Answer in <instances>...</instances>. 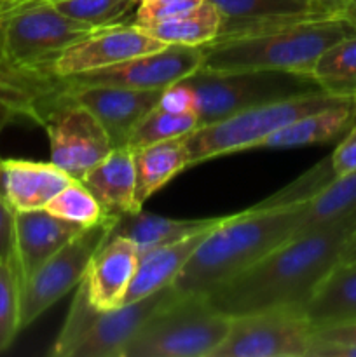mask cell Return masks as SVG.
<instances>
[{
	"label": "cell",
	"instance_id": "7bdbcfd3",
	"mask_svg": "<svg viewBox=\"0 0 356 357\" xmlns=\"http://www.w3.org/2000/svg\"><path fill=\"white\" fill-rule=\"evenodd\" d=\"M14 70H28V68H21V66H16L14 63H10L9 59L6 58L2 51V45H0V72H14Z\"/></svg>",
	"mask_w": 356,
	"mask_h": 357
},
{
	"label": "cell",
	"instance_id": "d4e9b609",
	"mask_svg": "<svg viewBox=\"0 0 356 357\" xmlns=\"http://www.w3.org/2000/svg\"><path fill=\"white\" fill-rule=\"evenodd\" d=\"M314 328L356 321V265L337 264L304 307Z\"/></svg>",
	"mask_w": 356,
	"mask_h": 357
},
{
	"label": "cell",
	"instance_id": "9c48e42d",
	"mask_svg": "<svg viewBox=\"0 0 356 357\" xmlns=\"http://www.w3.org/2000/svg\"><path fill=\"white\" fill-rule=\"evenodd\" d=\"M115 222L117 218L107 216L103 222L82 229L21 282V330L82 282L94 253L110 237Z\"/></svg>",
	"mask_w": 356,
	"mask_h": 357
},
{
	"label": "cell",
	"instance_id": "e575fe53",
	"mask_svg": "<svg viewBox=\"0 0 356 357\" xmlns=\"http://www.w3.org/2000/svg\"><path fill=\"white\" fill-rule=\"evenodd\" d=\"M332 169L335 176H348L356 171V121L344 135L337 149L330 153Z\"/></svg>",
	"mask_w": 356,
	"mask_h": 357
},
{
	"label": "cell",
	"instance_id": "b9f144b4",
	"mask_svg": "<svg viewBox=\"0 0 356 357\" xmlns=\"http://www.w3.org/2000/svg\"><path fill=\"white\" fill-rule=\"evenodd\" d=\"M341 17H344L346 21H349V23L356 26V0H348L346 7L342 9Z\"/></svg>",
	"mask_w": 356,
	"mask_h": 357
},
{
	"label": "cell",
	"instance_id": "6da1fadb",
	"mask_svg": "<svg viewBox=\"0 0 356 357\" xmlns=\"http://www.w3.org/2000/svg\"><path fill=\"white\" fill-rule=\"evenodd\" d=\"M356 229V209L318 229L295 234L241 274L206 295L229 317L267 309H299L341 261Z\"/></svg>",
	"mask_w": 356,
	"mask_h": 357
},
{
	"label": "cell",
	"instance_id": "5b68a950",
	"mask_svg": "<svg viewBox=\"0 0 356 357\" xmlns=\"http://www.w3.org/2000/svg\"><path fill=\"white\" fill-rule=\"evenodd\" d=\"M230 321L206 296L175 295L147 319L122 357H213Z\"/></svg>",
	"mask_w": 356,
	"mask_h": 357
},
{
	"label": "cell",
	"instance_id": "d590c367",
	"mask_svg": "<svg viewBox=\"0 0 356 357\" xmlns=\"http://www.w3.org/2000/svg\"><path fill=\"white\" fill-rule=\"evenodd\" d=\"M16 211L0 195V260H14Z\"/></svg>",
	"mask_w": 356,
	"mask_h": 357
},
{
	"label": "cell",
	"instance_id": "60d3db41",
	"mask_svg": "<svg viewBox=\"0 0 356 357\" xmlns=\"http://www.w3.org/2000/svg\"><path fill=\"white\" fill-rule=\"evenodd\" d=\"M339 264H346V265H356V229L355 232L351 234L349 237L348 244H346L344 251H342V257Z\"/></svg>",
	"mask_w": 356,
	"mask_h": 357
},
{
	"label": "cell",
	"instance_id": "7402d4cb",
	"mask_svg": "<svg viewBox=\"0 0 356 357\" xmlns=\"http://www.w3.org/2000/svg\"><path fill=\"white\" fill-rule=\"evenodd\" d=\"M209 230L212 229L201 230V232L192 234V236L177 241V243L156 248V250L142 255L131 286L126 293L124 303L136 302L143 296H149L173 284V281L184 271L187 261L191 260L192 253L198 250V246L208 236Z\"/></svg>",
	"mask_w": 356,
	"mask_h": 357
},
{
	"label": "cell",
	"instance_id": "44dd1931",
	"mask_svg": "<svg viewBox=\"0 0 356 357\" xmlns=\"http://www.w3.org/2000/svg\"><path fill=\"white\" fill-rule=\"evenodd\" d=\"M356 121L355 100H344L332 107L311 112L265 138L257 149H297L320 145L346 135Z\"/></svg>",
	"mask_w": 356,
	"mask_h": 357
},
{
	"label": "cell",
	"instance_id": "7dc6e473",
	"mask_svg": "<svg viewBox=\"0 0 356 357\" xmlns=\"http://www.w3.org/2000/svg\"><path fill=\"white\" fill-rule=\"evenodd\" d=\"M138 2H147V0H138Z\"/></svg>",
	"mask_w": 356,
	"mask_h": 357
},
{
	"label": "cell",
	"instance_id": "836d02e7",
	"mask_svg": "<svg viewBox=\"0 0 356 357\" xmlns=\"http://www.w3.org/2000/svg\"><path fill=\"white\" fill-rule=\"evenodd\" d=\"M205 0H147L138 2L135 14V24L145 28L150 24L163 23V21L173 20L180 14L195 9Z\"/></svg>",
	"mask_w": 356,
	"mask_h": 357
},
{
	"label": "cell",
	"instance_id": "7a4b0ae2",
	"mask_svg": "<svg viewBox=\"0 0 356 357\" xmlns=\"http://www.w3.org/2000/svg\"><path fill=\"white\" fill-rule=\"evenodd\" d=\"M307 202L283 208L257 209L227 215L201 241L191 260L173 281L178 296H206L222 282L241 274L295 236Z\"/></svg>",
	"mask_w": 356,
	"mask_h": 357
},
{
	"label": "cell",
	"instance_id": "9a60e30c",
	"mask_svg": "<svg viewBox=\"0 0 356 357\" xmlns=\"http://www.w3.org/2000/svg\"><path fill=\"white\" fill-rule=\"evenodd\" d=\"M222 23L216 40L251 37L281 30L290 24L323 17L311 0H212Z\"/></svg>",
	"mask_w": 356,
	"mask_h": 357
},
{
	"label": "cell",
	"instance_id": "4fadbf2b",
	"mask_svg": "<svg viewBox=\"0 0 356 357\" xmlns=\"http://www.w3.org/2000/svg\"><path fill=\"white\" fill-rule=\"evenodd\" d=\"M166 45L135 23L110 24L98 28L59 54L52 65V72L58 77H72L119 65Z\"/></svg>",
	"mask_w": 356,
	"mask_h": 357
},
{
	"label": "cell",
	"instance_id": "4316f807",
	"mask_svg": "<svg viewBox=\"0 0 356 357\" xmlns=\"http://www.w3.org/2000/svg\"><path fill=\"white\" fill-rule=\"evenodd\" d=\"M311 79L323 93L339 98L356 96V35L328 47L311 70Z\"/></svg>",
	"mask_w": 356,
	"mask_h": 357
},
{
	"label": "cell",
	"instance_id": "1f68e13d",
	"mask_svg": "<svg viewBox=\"0 0 356 357\" xmlns=\"http://www.w3.org/2000/svg\"><path fill=\"white\" fill-rule=\"evenodd\" d=\"M335 173L332 169L330 155L318 162L316 166L311 167L307 173L297 178L292 185L279 190L278 194L271 195L265 201L258 202L253 208L257 209H269V208H283V206H293L302 204V202H309L314 195L320 194L327 185H330L335 180Z\"/></svg>",
	"mask_w": 356,
	"mask_h": 357
},
{
	"label": "cell",
	"instance_id": "ba28073f",
	"mask_svg": "<svg viewBox=\"0 0 356 357\" xmlns=\"http://www.w3.org/2000/svg\"><path fill=\"white\" fill-rule=\"evenodd\" d=\"M94 30L98 28L66 16L49 0H28L7 10L0 23V45L16 66L54 73L52 65L59 54Z\"/></svg>",
	"mask_w": 356,
	"mask_h": 357
},
{
	"label": "cell",
	"instance_id": "83f0119b",
	"mask_svg": "<svg viewBox=\"0 0 356 357\" xmlns=\"http://www.w3.org/2000/svg\"><path fill=\"white\" fill-rule=\"evenodd\" d=\"M353 209H356V171L348 176L335 178L307 202L302 222L295 234L327 225Z\"/></svg>",
	"mask_w": 356,
	"mask_h": 357
},
{
	"label": "cell",
	"instance_id": "4dcf8cb0",
	"mask_svg": "<svg viewBox=\"0 0 356 357\" xmlns=\"http://www.w3.org/2000/svg\"><path fill=\"white\" fill-rule=\"evenodd\" d=\"M21 331V281L16 261L0 260V351Z\"/></svg>",
	"mask_w": 356,
	"mask_h": 357
},
{
	"label": "cell",
	"instance_id": "f6af8a7d",
	"mask_svg": "<svg viewBox=\"0 0 356 357\" xmlns=\"http://www.w3.org/2000/svg\"><path fill=\"white\" fill-rule=\"evenodd\" d=\"M7 2H9L10 9H13L14 6H20V3H23V2H28V0H7Z\"/></svg>",
	"mask_w": 356,
	"mask_h": 357
},
{
	"label": "cell",
	"instance_id": "3957f363",
	"mask_svg": "<svg viewBox=\"0 0 356 357\" xmlns=\"http://www.w3.org/2000/svg\"><path fill=\"white\" fill-rule=\"evenodd\" d=\"M353 35L356 26L344 17L300 21L267 33L209 42L205 45L201 68L209 72L274 70L309 77L328 47Z\"/></svg>",
	"mask_w": 356,
	"mask_h": 357
},
{
	"label": "cell",
	"instance_id": "484cf974",
	"mask_svg": "<svg viewBox=\"0 0 356 357\" xmlns=\"http://www.w3.org/2000/svg\"><path fill=\"white\" fill-rule=\"evenodd\" d=\"M222 16L212 0H205L201 6L173 20L150 24L143 30L164 44L206 45L218 37Z\"/></svg>",
	"mask_w": 356,
	"mask_h": 357
},
{
	"label": "cell",
	"instance_id": "52a82bcc",
	"mask_svg": "<svg viewBox=\"0 0 356 357\" xmlns=\"http://www.w3.org/2000/svg\"><path fill=\"white\" fill-rule=\"evenodd\" d=\"M181 82L194 93L199 126L213 124L258 105L321 91L311 77L274 70L209 72L199 68Z\"/></svg>",
	"mask_w": 356,
	"mask_h": 357
},
{
	"label": "cell",
	"instance_id": "8992f818",
	"mask_svg": "<svg viewBox=\"0 0 356 357\" xmlns=\"http://www.w3.org/2000/svg\"><path fill=\"white\" fill-rule=\"evenodd\" d=\"M344 100H353V98H339L318 91V93L300 94V96L258 105L213 124L199 126L195 131L185 136L188 162L191 166H195L216 157L257 149L265 138L278 132L285 126L292 124L302 115L332 107Z\"/></svg>",
	"mask_w": 356,
	"mask_h": 357
},
{
	"label": "cell",
	"instance_id": "f35d334b",
	"mask_svg": "<svg viewBox=\"0 0 356 357\" xmlns=\"http://www.w3.org/2000/svg\"><path fill=\"white\" fill-rule=\"evenodd\" d=\"M307 357H356V344H339V342H323L314 338Z\"/></svg>",
	"mask_w": 356,
	"mask_h": 357
},
{
	"label": "cell",
	"instance_id": "d6986e66",
	"mask_svg": "<svg viewBox=\"0 0 356 357\" xmlns=\"http://www.w3.org/2000/svg\"><path fill=\"white\" fill-rule=\"evenodd\" d=\"M72 180L52 162L0 159V195L14 211L45 208Z\"/></svg>",
	"mask_w": 356,
	"mask_h": 357
},
{
	"label": "cell",
	"instance_id": "ab89813d",
	"mask_svg": "<svg viewBox=\"0 0 356 357\" xmlns=\"http://www.w3.org/2000/svg\"><path fill=\"white\" fill-rule=\"evenodd\" d=\"M314 10L323 17H341L348 0H311Z\"/></svg>",
	"mask_w": 356,
	"mask_h": 357
},
{
	"label": "cell",
	"instance_id": "5bb4252c",
	"mask_svg": "<svg viewBox=\"0 0 356 357\" xmlns=\"http://www.w3.org/2000/svg\"><path fill=\"white\" fill-rule=\"evenodd\" d=\"M68 94L100 121L114 149L128 146L138 122L159 103L163 91L114 86L68 87Z\"/></svg>",
	"mask_w": 356,
	"mask_h": 357
},
{
	"label": "cell",
	"instance_id": "e0dca14e",
	"mask_svg": "<svg viewBox=\"0 0 356 357\" xmlns=\"http://www.w3.org/2000/svg\"><path fill=\"white\" fill-rule=\"evenodd\" d=\"M140 264V251L128 237L110 234L98 248L87 267L86 286L89 302L98 310H112L124 305L126 293Z\"/></svg>",
	"mask_w": 356,
	"mask_h": 357
},
{
	"label": "cell",
	"instance_id": "74e56055",
	"mask_svg": "<svg viewBox=\"0 0 356 357\" xmlns=\"http://www.w3.org/2000/svg\"><path fill=\"white\" fill-rule=\"evenodd\" d=\"M314 338L323 342H339V344H356V321L314 328Z\"/></svg>",
	"mask_w": 356,
	"mask_h": 357
},
{
	"label": "cell",
	"instance_id": "cb8c5ba5",
	"mask_svg": "<svg viewBox=\"0 0 356 357\" xmlns=\"http://www.w3.org/2000/svg\"><path fill=\"white\" fill-rule=\"evenodd\" d=\"M136 178V201L140 206L170 183L175 176L191 167L187 143L184 138L166 139L131 149Z\"/></svg>",
	"mask_w": 356,
	"mask_h": 357
},
{
	"label": "cell",
	"instance_id": "277c9868",
	"mask_svg": "<svg viewBox=\"0 0 356 357\" xmlns=\"http://www.w3.org/2000/svg\"><path fill=\"white\" fill-rule=\"evenodd\" d=\"M177 295L173 286L112 310H98L80 282L68 316L49 356L54 357H122L129 342L159 307Z\"/></svg>",
	"mask_w": 356,
	"mask_h": 357
},
{
	"label": "cell",
	"instance_id": "8d00e7d4",
	"mask_svg": "<svg viewBox=\"0 0 356 357\" xmlns=\"http://www.w3.org/2000/svg\"><path fill=\"white\" fill-rule=\"evenodd\" d=\"M157 105L163 108H168L171 112H195L194 93L184 82H178L175 86L164 89Z\"/></svg>",
	"mask_w": 356,
	"mask_h": 357
},
{
	"label": "cell",
	"instance_id": "ac0fdd59",
	"mask_svg": "<svg viewBox=\"0 0 356 357\" xmlns=\"http://www.w3.org/2000/svg\"><path fill=\"white\" fill-rule=\"evenodd\" d=\"M82 229L86 227L59 218L45 208L16 211L14 261L20 281H27L45 260L61 250Z\"/></svg>",
	"mask_w": 356,
	"mask_h": 357
},
{
	"label": "cell",
	"instance_id": "30bf717a",
	"mask_svg": "<svg viewBox=\"0 0 356 357\" xmlns=\"http://www.w3.org/2000/svg\"><path fill=\"white\" fill-rule=\"evenodd\" d=\"M314 326L304 310L267 309L236 316L213 357H307Z\"/></svg>",
	"mask_w": 356,
	"mask_h": 357
},
{
	"label": "cell",
	"instance_id": "f546056e",
	"mask_svg": "<svg viewBox=\"0 0 356 357\" xmlns=\"http://www.w3.org/2000/svg\"><path fill=\"white\" fill-rule=\"evenodd\" d=\"M49 213L80 227H91L107 218L98 199L80 180H72L45 206Z\"/></svg>",
	"mask_w": 356,
	"mask_h": 357
},
{
	"label": "cell",
	"instance_id": "ffe728a7",
	"mask_svg": "<svg viewBox=\"0 0 356 357\" xmlns=\"http://www.w3.org/2000/svg\"><path fill=\"white\" fill-rule=\"evenodd\" d=\"M84 185L98 199L105 215L119 218L136 213L142 206L136 201V178L133 152L129 146L114 149L82 178Z\"/></svg>",
	"mask_w": 356,
	"mask_h": 357
},
{
	"label": "cell",
	"instance_id": "bcb514c9",
	"mask_svg": "<svg viewBox=\"0 0 356 357\" xmlns=\"http://www.w3.org/2000/svg\"><path fill=\"white\" fill-rule=\"evenodd\" d=\"M353 100H355V108H356V96H355V98H353Z\"/></svg>",
	"mask_w": 356,
	"mask_h": 357
},
{
	"label": "cell",
	"instance_id": "8fae6325",
	"mask_svg": "<svg viewBox=\"0 0 356 357\" xmlns=\"http://www.w3.org/2000/svg\"><path fill=\"white\" fill-rule=\"evenodd\" d=\"M42 128L47 132L51 162L75 180L114 150L100 121L68 89L52 105Z\"/></svg>",
	"mask_w": 356,
	"mask_h": 357
},
{
	"label": "cell",
	"instance_id": "f1b7e54d",
	"mask_svg": "<svg viewBox=\"0 0 356 357\" xmlns=\"http://www.w3.org/2000/svg\"><path fill=\"white\" fill-rule=\"evenodd\" d=\"M198 128L199 119L195 112H171L156 105L138 122L135 131L129 136L128 146L136 149V146L150 145V143L184 138Z\"/></svg>",
	"mask_w": 356,
	"mask_h": 357
},
{
	"label": "cell",
	"instance_id": "7c38bea8",
	"mask_svg": "<svg viewBox=\"0 0 356 357\" xmlns=\"http://www.w3.org/2000/svg\"><path fill=\"white\" fill-rule=\"evenodd\" d=\"M205 58V45L168 44L107 68L63 77L68 87L114 86L142 91H164L198 72Z\"/></svg>",
	"mask_w": 356,
	"mask_h": 357
},
{
	"label": "cell",
	"instance_id": "603a6c76",
	"mask_svg": "<svg viewBox=\"0 0 356 357\" xmlns=\"http://www.w3.org/2000/svg\"><path fill=\"white\" fill-rule=\"evenodd\" d=\"M227 216V215H225ZM225 216L216 218H199V220H180L168 218V216L145 213L143 209L136 213L121 215L115 222L112 234L114 236L128 237L136 244L140 257L156 248L166 246V244L177 243L185 237L198 234L201 230L213 229L225 220Z\"/></svg>",
	"mask_w": 356,
	"mask_h": 357
},
{
	"label": "cell",
	"instance_id": "ee69618b",
	"mask_svg": "<svg viewBox=\"0 0 356 357\" xmlns=\"http://www.w3.org/2000/svg\"><path fill=\"white\" fill-rule=\"evenodd\" d=\"M9 9H10L9 2H7V0H0V23H2V20L6 17L7 10Z\"/></svg>",
	"mask_w": 356,
	"mask_h": 357
},
{
	"label": "cell",
	"instance_id": "d6a6232c",
	"mask_svg": "<svg viewBox=\"0 0 356 357\" xmlns=\"http://www.w3.org/2000/svg\"><path fill=\"white\" fill-rule=\"evenodd\" d=\"M63 14L94 28L117 24L138 0H49Z\"/></svg>",
	"mask_w": 356,
	"mask_h": 357
},
{
	"label": "cell",
	"instance_id": "2e32d148",
	"mask_svg": "<svg viewBox=\"0 0 356 357\" xmlns=\"http://www.w3.org/2000/svg\"><path fill=\"white\" fill-rule=\"evenodd\" d=\"M66 89L65 79L51 72H0V135L17 119L44 124L52 105Z\"/></svg>",
	"mask_w": 356,
	"mask_h": 357
}]
</instances>
